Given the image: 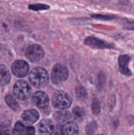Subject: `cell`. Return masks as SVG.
<instances>
[{"instance_id": "cell-1", "label": "cell", "mask_w": 134, "mask_h": 135, "mask_svg": "<svg viewBox=\"0 0 134 135\" xmlns=\"http://www.w3.org/2000/svg\"><path fill=\"white\" fill-rule=\"evenodd\" d=\"M29 81L34 87L42 88L47 85L49 75L47 71L41 67H35L29 74Z\"/></svg>"}, {"instance_id": "cell-2", "label": "cell", "mask_w": 134, "mask_h": 135, "mask_svg": "<svg viewBox=\"0 0 134 135\" xmlns=\"http://www.w3.org/2000/svg\"><path fill=\"white\" fill-rule=\"evenodd\" d=\"M13 94L20 100H26L30 97L32 89L30 84L24 80H18L13 87Z\"/></svg>"}, {"instance_id": "cell-3", "label": "cell", "mask_w": 134, "mask_h": 135, "mask_svg": "<svg viewBox=\"0 0 134 135\" xmlns=\"http://www.w3.org/2000/svg\"><path fill=\"white\" fill-rule=\"evenodd\" d=\"M71 104L72 100L70 97L63 91H57L52 97L53 106L57 109H67L70 106Z\"/></svg>"}, {"instance_id": "cell-4", "label": "cell", "mask_w": 134, "mask_h": 135, "mask_svg": "<svg viewBox=\"0 0 134 135\" xmlns=\"http://www.w3.org/2000/svg\"><path fill=\"white\" fill-rule=\"evenodd\" d=\"M68 77V70L65 66L56 64L53 68L51 74V81L55 84H59L67 80Z\"/></svg>"}, {"instance_id": "cell-5", "label": "cell", "mask_w": 134, "mask_h": 135, "mask_svg": "<svg viewBox=\"0 0 134 135\" xmlns=\"http://www.w3.org/2000/svg\"><path fill=\"white\" fill-rule=\"evenodd\" d=\"M45 52L42 46L39 44H32L26 48L25 55L26 58L33 63L38 62L44 57Z\"/></svg>"}, {"instance_id": "cell-6", "label": "cell", "mask_w": 134, "mask_h": 135, "mask_svg": "<svg viewBox=\"0 0 134 135\" xmlns=\"http://www.w3.org/2000/svg\"><path fill=\"white\" fill-rule=\"evenodd\" d=\"M32 101L34 105L42 111H47L49 109V98L45 92L38 91L35 92L32 98Z\"/></svg>"}, {"instance_id": "cell-7", "label": "cell", "mask_w": 134, "mask_h": 135, "mask_svg": "<svg viewBox=\"0 0 134 135\" xmlns=\"http://www.w3.org/2000/svg\"><path fill=\"white\" fill-rule=\"evenodd\" d=\"M84 44L93 49H113L114 46L105 40H102L94 36H89L85 38Z\"/></svg>"}, {"instance_id": "cell-8", "label": "cell", "mask_w": 134, "mask_h": 135, "mask_svg": "<svg viewBox=\"0 0 134 135\" xmlns=\"http://www.w3.org/2000/svg\"><path fill=\"white\" fill-rule=\"evenodd\" d=\"M30 67L27 62L24 60H17L13 63L11 70L13 73L17 77L22 78L27 75Z\"/></svg>"}, {"instance_id": "cell-9", "label": "cell", "mask_w": 134, "mask_h": 135, "mask_svg": "<svg viewBox=\"0 0 134 135\" xmlns=\"http://www.w3.org/2000/svg\"><path fill=\"white\" fill-rule=\"evenodd\" d=\"M13 135H35V129L31 126H26L21 122H17L13 131Z\"/></svg>"}, {"instance_id": "cell-10", "label": "cell", "mask_w": 134, "mask_h": 135, "mask_svg": "<svg viewBox=\"0 0 134 135\" xmlns=\"http://www.w3.org/2000/svg\"><path fill=\"white\" fill-rule=\"evenodd\" d=\"M54 129L53 122L47 119L42 120L38 125V132L40 135H51L53 133Z\"/></svg>"}, {"instance_id": "cell-11", "label": "cell", "mask_w": 134, "mask_h": 135, "mask_svg": "<svg viewBox=\"0 0 134 135\" xmlns=\"http://www.w3.org/2000/svg\"><path fill=\"white\" fill-rule=\"evenodd\" d=\"M39 114L35 109H28L23 112L22 119L26 125H32L39 119Z\"/></svg>"}, {"instance_id": "cell-12", "label": "cell", "mask_w": 134, "mask_h": 135, "mask_svg": "<svg viewBox=\"0 0 134 135\" xmlns=\"http://www.w3.org/2000/svg\"><path fill=\"white\" fill-rule=\"evenodd\" d=\"M130 57L127 55H122L118 58V65L119 70L123 75L126 76H130L131 73L128 68V63Z\"/></svg>"}, {"instance_id": "cell-13", "label": "cell", "mask_w": 134, "mask_h": 135, "mask_svg": "<svg viewBox=\"0 0 134 135\" xmlns=\"http://www.w3.org/2000/svg\"><path fill=\"white\" fill-rule=\"evenodd\" d=\"M78 126L74 121H69L64 124L61 129V135H78Z\"/></svg>"}, {"instance_id": "cell-14", "label": "cell", "mask_w": 134, "mask_h": 135, "mask_svg": "<svg viewBox=\"0 0 134 135\" xmlns=\"http://www.w3.org/2000/svg\"><path fill=\"white\" fill-rule=\"evenodd\" d=\"M11 73L7 67L4 65H0V84L7 85L11 80Z\"/></svg>"}, {"instance_id": "cell-15", "label": "cell", "mask_w": 134, "mask_h": 135, "mask_svg": "<svg viewBox=\"0 0 134 135\" xmlns=\"http://www.w3.org/2000/svg\"><path fill=\"white\" fill-rule=\"evenodd\" d=\"M71 118V114L68 111L66 110H60L55 112L54 114V119L57 121L58 123H64L66 122L68 120Z\"/></svg>"}, {"instance_id": "cell-16", "label": "cell", "mask_w": 134, "mask_h": 135, "mask_svg": "<svg viewBox=\"0 0 134 135\" xmlns=\"http://www.w3.org/2000/svg\"><path fill=\"white\" fill-rule=\"evenodd\" d=\"M5 101L6 102L7 105L11 108V109H13V111H17L19 109L20 107L18 105V102H17V100L11 96V95H7L5 98Z\"/></svg>"}, {"instance_id": "cell-17", "label": "cell", "mask_w": 134, "mask_h": 135, "mask_svg": "<svg viewBox=\"0 0 134 135\" xmlns=\"http://www.w3.org/2000/svg\"><path fill=\"white\" fill-rule=\"evenodd\" d=\"M84 115H85V112H84V109L83 108L79 106L74 108L73 110H72V116L74 118V119L81 121L84 119Z\"/></svg>"}, {"instance_id": "cell-18", "label": "cell", "mask_w": 134, "mask_h": 135, "mask_svg": "<svg viewBox=\"0 0 134 135\" xmlns=\"http://www.w3.org/2000/svg\"><path fill=\"white\" fill-rule=\"evenodd\" d=\"M75 93H76V97L80 100H85L87 97V94L86 90L81 86H78L76 88L75 90Z\"/></svg>"}, {"instance_id": "cell-19", "label": "cell", "mask_w": 134, "mask_h": 135, "mask_svg": "<svg viewBox=\"0 0 134 135\" xmlns=\"http://www.w3.org/2000/svg\"><path fill=\"white\" fill-rule=\"evenodd\" d=\"M91 109L93 113L95 115H99L101 112V104L99 100L97 98H95L92 102Z\"/></svg>"}, {"instance_id": "cell-20", "label": "cell", "mask_w": 134, "mask_h": 135, "mask_svg": "<svg viewBox=\"0 0 134 135\" xmlns=\"http://www.w3.org/2000/svg\"><path fill=\"white\" fill-rule=\"evenodd\" d=\"M0 135H13V132L9 125L0 124Z\"/></svg>"}, {"instance_id": "cell-21", "label": "cell", "mask_w": 134, "mask_h": 135, "mask_svg": "<svg viewBox=\"0 0 134 135\" xmlns=\"http://www.w3.org/2000/svg\"><path fill=\"white\" fill-rule=\"evenodd\" d=\"M29 9L32 11H42V10H47V9H49V6L45 4H34V5H30L28 6Z\"/></svg>"}, {"instance_id": "cell-22", "label": "cell", "mask_w": 134, "mask_h": 135, "mask_svg": "<svg viewBox=\"0 0 134 135\" xmlns=\"http://www.w3.org/2000/svg\"><path fill=\"white\" fill-rule=\"evenodd\" d=\"M97 127V125L95 121H92L88 124L86 127V133L87 135H93Z\"/></svg>"}, {"instance_id": "cell-23", "label": "cell", "mask_w": 134, "mask_h": 135, "mask_svg": "<svg viewBox=\"0 0 134 135\" xmlns=\"http://www.w3.org/2000/svg\"><path fill=\"white\" fill-rule=\"evenodd\" d=\"M93 18H97L100 20H105V21H110L115 18L114 16L112 15H93L91 16Z\"/></svg>"}, {"instance_id": "cell-24", "label": "cell", "mask_w": 134, "mask_h": 135, "mask_svg": "<svg viewBox=\"0 0 134 135\" xmlns=\"http://www.w3.org/2000/svg\"><path fill=\"white\" fill-rule=\"evenodd\" d=\"M98 80H99V86L100 88L102 86L105 84V75L102 73H101L98 76Z\"/></svg>"}, {"instance_id": "cell-25", "label": "cell", "mask_w": 134, "mask_h": 135, "mask_svg": "<svg viewBox=\"0 0 134 135\" xmlns=\"http://www.w3.org/2000/svg\"><path fill=\"white\" fill-rule=\"evenodd\" d=\"M129 29H131V30H134V23H130L129 25Z\"/></svg>"}, {"instance_id": "cell-26", "label": "cell", "mask_w": 134, "mask_h": 135, "mask_svg": "<svg viewBox=\"0 0 134 135\" xmlns=\"http://www.w3.org/2000/svg\"><path fill=\"white\" fill-rule=\"evenodd\" d=\"M99 135H102V134H99Z\"/></svg>"}]
</instances>
